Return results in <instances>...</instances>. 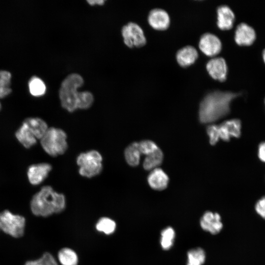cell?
I'll return each instance as SVG.
<instances>
[{
    "mask_svg": "<svg viewBox=\"0 0 265 265\" xmlns=\"http://www.w3.org/2000/svg\"><path fill=\"white\" fill-rule=\"evenodd\" d=\"M240 94V93L220 90H215L207 94L200 104V122L202 124L211 123L228 115L230 111L232 101Z\"/></svg>",
    "mask_w": 265,
    "mask_h": 265,
    "instance_id": "6da1fadb",
    "label": "cell"
},
{
    "mask_svg": "<svg viewBox=\"0 0 265 265\" xmlns=\"http://www.w3.org/2000/svg\"><path fill=\"white\" fill-rule=\"evenodd\" d=\"M83 83L82 77L76 73L68 75L62 82L59 96L62 106L68 111L73 112L77 108L86 109L93 104L94 97L91 93L77 91Z\"/></svg>",
    "mask_w": 265,
    "mask_h": 265,
    "instance_id": "7a4b0ae2",
    "label": "cell"
},
{
    "mask_svg": "<svg viewBox=\"0 0 265 265\" xmlns=\"http://www.w3.org/2000/svg\"><path fill=\"white\" fill-rule=\"evenodd\" d=\"M63 194L53 190L50 186H45L32 197L30 209L33 214L47 217L62 212L65 208Z\"/></svg>",
    "mask_w": 265,
    "mask_h": 265,
    "instance_id": "3957f363",
    "label": "cell"
},
{
    "mask_svg": "<svg viewBox=\"0 0 265 265\" xmlns=\"http://www.w3.org/2000/svg\"><path fill=\"white\" fill-rule=\"evenodd\" d=\"M67 135L62 130L55 128L48 129L40 139L45 151L52 156L63 154L67 148Z\"/></svg>",
    "mask_w": 265,
    "mask_h": 265,
    "instance_id": "277c9868",
    "label": "cell"
},
{
    "mask_svg": "<svg viewBox=\"0 0 265 265\" xmlns=\"http://www.w3.org/2000/svg\"><path fill=\"white\" fill-rule=\"evenodd\" d=\"M102 157L97 151L92 150L80 154L77 159L82 176L91 178L100 174L102 170Z\"/></svg>",
    "mask_w": 265,
    "mask_h": 265,
    "instance_id": "5b68a950",
    "label": "cell"
},
{
    "mask_svg": "<svg viewBox=\"0 0 265 265\" xmlns=\"http://www.w3.org/2000/svg\"><path fill=\"white\" fill-rule=\"evenodd\" d=\"M26 225L24 217L4 210L0 213V227L6 234L16 238L23 236Z\"/></svg>",
    "mask_w": 265,
    "mask_h": 265,
    "instance_id": "8992f818",
    "label": "cell"
},
{
    "mask_svg": "<svg viewBox=\"0 0 265 265\" xmlns=\"http://www.w3.org/2000/svg\"><path fill=\"white\" fill-rule=\"evenodd\" d=\"M121 32L125 44L129 48L141 47L146 43L142 29L135 23L130 22L123 26Z\"/></svg>",
    "mask_w": 265,
    "mask_h": 265,
    "instance_id": "52a82bcc",
    "label": "cell"
},
{
    "mask_svg": "<svg viewBox=\"0 0 265 265\" xmlns=\"http://www.w3.org/2000/svg\"><path fill=\"white\" fill-rule=\"evenodd\" d=\"M199 47L206 55L214 56L220 52L222 44L217 36L207 32L203 34L200 37Z\"/></svg>",
    "mask_w": 265,
    "mask_h": 265,
    "instance_id": "ba28073f",
    "label": "cell"
},
{
    "mask_svg": "<svg viewBox=\"0 0 265 265\" xmlns=\"http://www.w3.org/2000/svg\"><path fill=\"white\" fill-rule=\"evenodd\" d=\"M256 39V33L253 27L245 23L238 24L235 32L234 39L239 46L251 45Z\"/></svg>",
    "mask_w": 265,
    "mask_h": 265,
    "instance_id": "9c48e42d",
    "label": "cell"
},
{
    "mask_svg": "<svg viewBox=\"0 0 265 265\" xmlns=\"http://www.w3.org/2000/svg\"><path fill=\"white\" fill-rule=\"evenodd\" d=\"M241 122L238 119L227 120L218 126L220 138L229 141L231 137L239 138L241 135Z\"/></svg>",
    "mask_w": 265,
    "mask_h": 265,
    "instance_id": "30bf717a",
    "label": "cell"
},
{
    "mask_svg": "<svg viewBox=\"0 0 265 265\" xmlns=\"http://www.w3.org/2000/svg\"><path fill=\"white\" fill-rule=\"evenodd\" d=\"M206 69L213 79L221 82L226 80L228 67L223 58L218 57L212 58L207 62Z\"/></svg>",
    "mask_w": 265,
    "mask_h": 265,
    "instance_id": "8fae6325",
    "label": "cell"
},
{
    "mask_svg": "<svg viewBox=\"0 0 265 265\" xmlns=\"http://www.w3.org/2000/svg\"><path fill=\"white\" fill-rule=\"evenodd\" d=\"M200 226L203 230L212 235L218 234L223 228L219 213L210 211L205 212L202 216Z\"/></svg>",
    "mask_w": 265,
    "mask_h": 265,
    "instance_id": "7c38bea8",
    "label": "cell"
},
{
    "mask_svg": "<svg viewBox=\"0 0 265 265\" xmlns=\"http://www.w3.org/2000/svg\"><path fill=\"white\" fill-rule=\"evenodd\" d=\"M149 25L154 29L163 30L170 25V17L167 12L160 8H155L151 10L148 17Z\"/></svg>",
    "mask_w": 265,
    "mask_h": 265,
    "instance_id": "4fadbf2b",
    "label": "cell"
},
{
    "mask_svg": "<svg viewBox=\"0 0 265 265\" xmlns=\"http://www.w3.org/2000/svg\"><path fill=\"white\" fill-rule=\"evenodd\" d=\"M51 169V165L47 163L30 165L27 173L29 182L33 185H39L47 177Z\"/></svg>",
    "mask_w": 265,
    "mask_h": 265,
    "instance_id": "5bb4252c",
    "label": "cell"
},
{
    "mask_svg": "<svg viewBox=\"0 0 265 265\" xmlns=\"http://www.w3.org/2000/svg\"><path fill=\"white\" fill-rule=\"evenodd\" d=\"M235 20V14L230 7L222 5L217 8V25L220 29L226 30L231 29Z\"/></svg>",
    "mask_w": 265,
    "mask_h": 265,
    "instance_id": "9a60e30c",
    "label": "cell"
},
{
    "mask_svg": "<svg viewBox=\"0 0 265 265\" xmlns=\"http://www.w3.org/2000/svg\"><path fill=\"white\" fill-rule=\"evenodd\" d=\"M169 179L166 173L162 169L156 168L151 171L147 178L150 186L157 190L165 189L168 185Z\"/></svg>",
    "mask_w": 265,
    "mask_h": 265,
    "instance_id": "2e32d148",
    "label": "cell"
},
{
    "mask_svg": "<svg viewBox=\"0 0 265 265\" xmlns=\"http://www.w3.org/2000/svg\"><path fill=\"white\" fill-rule=\"evenodd\" d=\"M198 53L196 49L191 46H186L180 49L176 53L179 64L183 67H188L196 60Z\"/></svg>",
    "mask_w": 265,
    "mask_h": 265,
    "instance_id": "e0dca14e",
    "label": "cell"
},
{
    "mask_svg": "<svg viewBox=\"0 0 265 265\" xmlns=\"http://www.w3.org/2000/svg\"><path fill=\"white\" fill-rule=\"evenodd\" d=\"M23 122L29 128L37 139H41L48 129L46 123L39 118H27Z\"/></svg>",
    "mask_w": 265,
    "mask_h": 265,
    "instance_id": "ac0fdd59",
    "label": "cell"
},
{
    "mask_svg": "<svg viewBox=\"0 0 265 265\" xmlns=\"http://www.w3.org/2000/svg\"><path fill=\"white\" fill-rule=\"evenodd\" d=\"M15 135L18 140L26 148L31 147L37 141L31 130L24 122L16 132Z\"/></svg>",
    "mask_w": 265,
    "mask_h": 265,
    "instance_id": "d6986e66",
    "label": "cell"
},
{
    "mask_svg": "<svg viewBox=\"0 0 265 265\" xmlns=\"http://www.w3.org/2000/svg\"><path fill=\"white\" fill-rule=\"evenodd\" d=\"M57 258L61 265H78L79 263L77 254L68 247L63 248L58 251Z\"/></svg>",
    "mask_w": 265,
    "mask_h": 265,
    "instance_id": "ffe728a7",
    "label": "cell"
},
{
    "mask_svg": "<svg viewBox=\"0 0 265 265\" xmlns=\"http://www.w3.org/2000/svg\"><path fill=\"white\" fill-rule=\"evenodd\" d=\"M163 159V154L159 148L155 152L146 156L143 163V168L146 170H152L161 164Z\"/></svg>",
    "mask_w": 265,
    "mask_h": 265,
    "instance_id": "44dd1931",
    "label": "cell"
},
{
    "mask_svg": "<svg viewBox=\"0 0 265 265\" xmlns=\"http://www.w3.org/2000/svg\"><path fill=\"white\" fill-rule=\"evenodd\" d=\"M140 155L141 153L137 142L131 144L125 149V159L127 163L131 166H135L139 164Z\"/></svg>",
    "mask_w": 265,
    "mask_h": 265,
    "instance_id": "7402d4cb",
    "label": "cell"
},
{
    "mask_svg": "<svg viewBox=\"0 0 265 265\" xmlns=\"http://www.w3.org/2000/svg\"><path fill=\"white\" fill-rule=\"evenodd\" d=\"M28 86L30 94L34 97L42 96L46 91V85L44 81L35 76L29 79Z\"/></svg>",
    "mask_w": 265,
    "mask_h": 265,
    "instance_id": "603a6c76",
    "label": "cell"
},
{
    "mask_svg": "<svg viewBox=\"0 0 265 265\" xmlns=\"http://www.w3.org/2000/svg\"><path fill=\"white\" fill-rule=\"evenodd\" d=\"M12 75L7 70H0V98L6 97L12 91L10 87Z\"/></svg>",
    "mask_w": 265,
    "mask_h": 265,
    "instance_id": "cb8c5ba5",
    "label": "cell"
},
{
    "mask_svg": "<svg viewBox=\"0 0 265 265\" xmlns=\"http://www.w3.org/2000/svg\"><path fill=\"white\" fill-rule=\"evenodd\" d=\"M95 227L98 232L109 235L115 232L116 224L112 219L107 217H103L98 220Z\"/></svg>",
    "mask_w": 265,
    "mask_h": 265,
    "instance_id": "d4e9b609",
    "label": "cell"
},
{
    "mask_svg": "<svg viewBox=\"0 0 265 265\" xmlns=\"http://www.w3.org/2000/svg\"><path fill=\"white\" fill-rule=\"evenodd\" d=\"M187 256V265H202L206 260L205 252L200 247L189 250Z\"/></svg>",
    "mask_w": 265,
    "mask_h": 265,
    "instance_id": "484cf974",
    "label": "cell"
},
{
    "mask_svg": "<svg viewBox=\"0 0 265 265\" xmlns=\"http://www.w3.org/2000/svg\"><path fill=\"white\" fill-rule=\"evenodd\" d=\"M175 237V231L171 227H168L161 231L160 244L163 249L168 250L172 247Z\"/></svg>",
    "mask_w": 265,
    "mask_h": 265,
    "instance_id": "4316f807",
    "label": "cell"
},
{
    "mask_svg": "<svg viewBox=\"0 0 265 265\" xmlns=\"http://www.w3.org/2000/svg\"><path fill=\"white\" fill-rule=\"evenodd\" d=\"M24 265H58L53 256L49 252L44 253L39 259L27 261Z\"/></svg>",
    "mask_w": 265,
    "mask_h": 265,
    "instance_id": "83f0119b",
    "label": "cell"
},
{
    "mask_svg": "<svg viewBox=\"0 0 265 265\" xmlns=\"http://www.w3.org/2000/svg\"><path fill=\"white\" fill-rule=\"evenodd\" d=\"M138 146L141 154L148 156L158 150L159 147L153 141L143 140L138 143Z\"/></svg>",
    "mask_w": 265,
    "mask_h": 265,
    "instance_id": "f1b7e54d",
    "label": "cell"
},
{
    "mask_svg": "<svg viewBox=\"0 0 265 265\" xmlns=\"http://www.w3.org/2000/svg\"><path fill=\"white\" fill-rule=\"evenodd\" d=\"M207 132L209 137L210 143L212 145H214L220 138L218 126L216 125H210L207 127Z\"/></svg>",
    "mask_w": 265,
    "mask_h": 265,
    "instance_id": "f546056e",
    "label": "cell"
},
{
    "mask_svg": "<svg viewBox=\"0 0 265 265\" xmlns=\"http://www.w3.org/2000/svg\"><path fill=\"white\" fill-rule=\"evenodd\" d=\"M255 210L257 212L265 219V196L260 199L256 204Z\"/></svg>",
    "mask_w": 265,
    "mask_h": 265,
    "instance_id": "4dcf8cb0",
    "label": "cell"
},
{
    "mask_svg": "<svg viewBox=\"0 0 265 265\" xmlns=\"http://www.w3.org/2000/svg\"><path fill=\"white\" fill-rule=\"evenodd\" d=\"M258 156L260 160L265 163V141L260 143L259 145Z\"/></svg>",
    "mask_w": 265,
    "mask_h": 265,
    "instance_id": "1f68e13d",
    "label": "cell"
},
{
    "mask_svg": "<svg viewBox=\"0 0 265 265\" xmlns=\"http://www.w3.org/2000/svg\"><path fill=\"white\" fill-rule=\"evenodd\" d=\"M87 1L91 5H94L95 4L101 5H103L105 2V0H87Z\"/></svg>",
    "mask_w": 265,
    "mask_h": 265,
    "instance_id": "d6a6232c",
    "label": "cell"
},
{
    "mask_svg": "<svg viewBox=\"0 0 265 265\" xmlns=\"http://www.w3.org/2000/svg\"><path fill=\"white\" fill-rule=\"evenodd\" d=\"M262 57L264 62L265 64V48L264 49L262 52Z\"/></svg>",
    "mask_w": 265,
    "mask_h": 265,
    "instance_id": "836d02e7",
    "label": "cell"
},
{
    "mask_svg": "<svg viewBox=\"0 0 265 265\" xmlns=\"http://www.w3.org/2000/svg\"><path fill=\"white\" fill-rule=\"evenodd\" d=\"M0 108H1V104H0Z\"/></svg>",
    "mask_w": 265,
    "mask_h": 265,
    "instance_id": "e575fe53",
    "label": "cell"
},
{
    "mask_svg": "<svg viewBox=\"0 0 265 265\" xmlns=\"http://www.w3.org/2000/svg\"></svg>",
    "mask_w": 265,
    "mask_h": 265,
    "instance_id": "d590c367",
    "label": "cell"
},
{
    "mask_svg": "<svg viewBox=\"0 0 265 265\" xmlns=\"http://www.w3.org/2000/svg\"></svg>",
    "mask_w": 265,
    "mask_h": 265,
    "instance_id": "8d00e7d4",
    "label": "cell"
}]
</instances>
